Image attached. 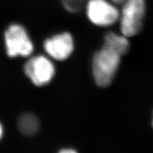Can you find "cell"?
Returning a JSON list of instances; mask_svg holds the SVG:
<instances>
[{"label": "cell", "mask_w": 153, "mask_h": 153, "mask_svg": "<svg viewBox=\"0 0 153 153\" xmlns=\"http://www.w3.org/2000/svg\"><path fill=\"white\" fill-rule=\"evenodd\" d=\"M122 56L101 46L94 53L91 60V72L95 84L101 88L111 85L119 70Z\"/></svg>", "instance_id": "6da1fadb"}, {"label": "cell", "mask_w": 153, "mask_h": 153, "mask_svg": "<svg viewBox=\"0 0 153 153\" xmlns=\"http://www.w3.org/2000/svg\"><path fill=\"white\" fill-rule=\"evenodd\" d=\"M120 32L128 38L142 30L147 14V0H124L119 5Z\"/></svg>", "instance_id": "7a4b0ae2"}, {"label": "cell", "mask_w": 153, "mask_h": 153, "mask_svg": "<svg viewBox=\"0 0 153 153\" xmlns=\"http://www.w3.org/2000/svg\"><path fill=\"white\" fill-rule=\"evenodd\" d=\"M86 16L89 22L100 28H110L118 23L119 5L111 0H86Z\"/></svg>", "instance_id": "3957f363"}, {"label": "cell", "mask_w": 153, "mask_h": 153, "mask_svg": "<svg viewBox=\"0 0 153 153\" xmlns=\"http://www.w3.org/2000/svg\"><path fill=\"white\" fill-rule=\"evenodd\" d=\"M4 37L9 57H27L33 53V43L26 28L22 24L9 25L5 30Z\"/></svg>", "instance_id": "277c9868"}, {"label": "cell", "mask_w": 153, "mask_h": 153, "mask_svg": "<svg viewBox=\"0 0 153 153\" xmlns=\"http://www.w3.org/2000/svg\"><path fill=\"white\" fill-rule=\"evenodd\" d=\"M24 72L34 85H47L52 81L55 73V66L45 55H36L28 60L24 65Z\"/></svg>", "instance_id": "5b68a950"}, {"label": "cell", "mask_w": 153, "mask_h": 153, "mask_svg": "<svg viewBox=\"0 0 153 153\" xmlns=\"http://www.w3.org/2000/svg\"><path fill=\"white\" fill-rule=\"evenodd\" d=\"M43 48L48 55L56 60H65L73 53L74 41L73 36L69 32H62L47 38Z\"/></svg>", "instance_id": "8992f818"}, {"label": "cell", "mask_w": 153, "mask_h": 153, "mask_svg": "<svg viewBox=\"0 0 153 153\" xmlns=\"http://www.w3.org/2000/svg\"><path fill=\"white\" fill-rule=\"evenodd\" d=\"M128 38V37L124 36L120 32L119 33L109 30L104 36L102 46L123 57L128 53L131 47Z\"/></svg>", "instance_id": "52a82bcc"}, {"label": "cell", "mask_w": 153, "mask_h": 153, "mask_svg": "<svg viewBox=\"0 0 153 153\" xmlns=\"http://www.w3.org/2000/svg\"><path fill=\"white\" fill-rule=\"evenodd\" d=\"M17 126L23 135L33 136L39 131L40 120L34 114L24 113L19 116Z\"/></svg>", "instance_id": "ba28073f"}, {"label": "cell", "mask_w": 153, "mask_h": 153, "mask_svg": "<svg viewBox=\"0 0 153 153\" xmlns=\"http://www.w3.org/2000/svg\"><path fill=\"white\" fill-rule=\"evenodd\" d=\"M86 0H61L63 8L68 12L76 14L85 8Z\"/></svg>", "instance_id": "9c48e42d"}, {"label": "cell", "mask_w": 153, "mask_h": 153, "mask_svg": "<svg viewBox=\"0 0 153 153\" xmlns=\"http://www.w3.org/2000/svg\"><path fill=\"white\" fill-rule=\"evenodd\" d=\"M57 153H78L76 150L73 148H63L59 151Z\"/></svg>", "instance_id": "30bf717a"}, {"label": "cell", "mask_w": 153, "mask_h": 153, "mask_svg": "<svg viewBox=\"0 0 153 153\" xmlns=\"http://www.w3.org/2000/svg\"><path fill=\"white\" fill-rule=\"evenodd\" d=\"M3 133H4V130H3V127L1 126V123H0V140L1 139V137L3 136Z\"/></svg>", "instance_id": "8fae6325"}, {"label": "cell", "mask_w": 153, "mask_h": 153, "mask_svg": "<svg viewBox=\"0 0 153 153\" xmlns=\"http://www.w3.org/2000/svg\"><path fill=\"white\" fill-rule=\"evenodd\" d=\"M111 1H114V3H116V4L120 5V4H121L122 2H123V1H124V0H111Z\"/></svg>", "instance_id": "7c38bea8"}, {"label": "cell", "mask_w": 153, "mask_h": 153, "mask_svg": "<svg viewBox=\"0 0 153 153\" xmlns=\"http://www.w3.org/2000/svg\"><path fill=\"white\" fill-rule=\"evenodd\" d=\"M152 126L153 128V112H152Z\"/></svg>", "instance_id": "4fadbf2b"}]
</instances>
